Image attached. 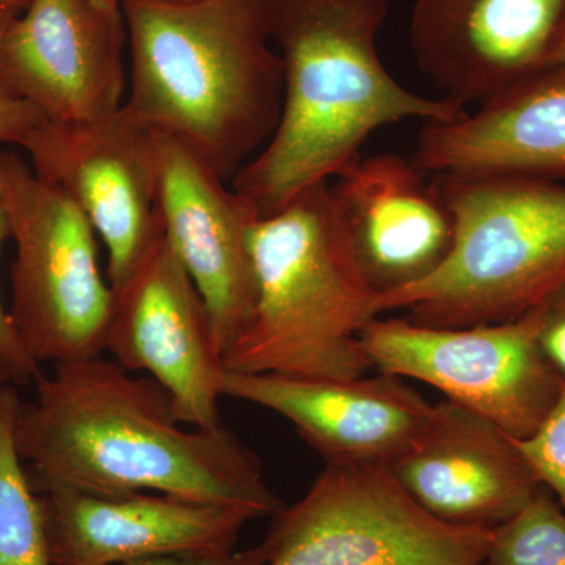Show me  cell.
<instances>
[{"mask_svg": "<svg viewBox=\"0 0 565 565\" xmlns=\"http://www.w3.org/2000/svg\"><path fill=\"white\" fill-rule=\"evenodd\" d=\"M565 0H415L408 39L441 98L484 104L548 68Z\"/></svg>", "mask_w": 565, "mask_h": 565, "instance_id": "13", "label": "cell"}, {"mask_svg": "<svg viewBox=\"0 0 565 565\" xmlns=\"http://www.w3.org/2000/svg\"><path fill=\"white\" fill-rule=\"evenodd\" d=\"M223 397L258 405L296 427L323 462L386 465L422 430L433 404L403 379H308L226 371Z\"/></svg>", "mask_w": 565, "mask_h": 565, "instance_id": "16", "label": "cell"}, {"mask_svg": "<svg viewBox=\"0 0 565 565\" xmlns=\"http://www.w3.org/2000/svg\"><path fill=\"white\" fill-rule=\"evenodd\" d=\"M29 3H31V0H0V9H9L21 13V11L28 9Z\"/></svg>", "mask_w": 565, "mask_h": 565, "instance_id": "27", "label": "cell"}, {"mask_svg": "<svg viewBox=\"0 0 565 565\" xmlns=\"http://www.w3.org/2000/svg\"><path fill=\"white\" fill-rule=\"evenodd\" d=\"M52 565H122L166 556H222L252 516L162 493L40 492Z\"/></svg>", "mask_w": 565, "mask_h": 565, "instance_id": "15", "label": "cell"}, {"mask_svg": "<svg viewBox=\"0 0 565 565\" xmlns=\"http://www.w3.org/2000/svg\"><path fill=\"white\" fill-rule=\"evenodd\" d=\"M18 386L0 390V565H52L40 494L17 445Z\"/></svg>", "mask_w": 565, "mask_h": 565, "instance_id": "19", "label": "cell"}, {"mask_svg": "<svg viewBox=\"0 0 565 565\" xmlns=\"http://www.w3.org/2000/svg\"><path fill=\"white\" fill-rule=\"evenodd\" d=\"M492 534L435 519L385 465L327 462L262 546L266 565H482Z\"/></svg>", "mask_w": 565, "mask_h": 565, "instance_id": "7", "label": "cell"}, {"mask_svg": "<svg viewBox=\"0 0 565 565\" xmlns=\"http://www.w3.org/2000/svg\"><path fill=\"white\" fill-rule=\"evenodd\" d=\"M282 109L273 139L232 180L259 214L348 169L377 129L405 120L455 122L451 99L407 90L382 63L388 0H274Z\"/></svg>", "mask_w": 565, "mask_h": 565, "instance_id": "2", "label": "cell"}, {"mask_svg": "<svg viewBox=\"0 0 565 565\" xmlns=\"http://www.w3.org/2000/svg\"><path fill=\"white\" fill-rule=\"evenodd\" d=\"M158 134L159 221L206 302L223 356L250 321L248 234L262 214L189 145Z\"/></svg>", "mask_w": 565, "mask_h": 565, "instance_id": "12", "label": "cell"}, {"mask_svg": "<svg viewBox=\"0 0 565 565\" xmlns=\"http://www.w3.org/2000/svg\"><path fill=\"white\" fill-rule=\"evenodd\" d=\"M0 203L17 245L9 313L24 348L54 366L103 355L114 291L92 223L14 151L0 150Z\"/></svg>", "mask_w": 565, "mask_h": 565, "instance_id": "6", "label": "cell"}, {"mask_svg": "<svg viewBox=\"0 0 565 565\" xmlns=\"http://www.w3.org/2000/svg\"><path fill=\"white\" fill-rule=\"evenodd\" d=\"M10 237L9 223L6 212L0 203V247L3 241ZM0 366L9 374L11 384L21 386L35 382L41 375L40 363L24 348L13 322H11L9 308L0 297Z\"/></svg>", "mask_w": 565, "mask_h": 565, "instance_id": "22", "label": "cell"}, {"mask_svg": "<svg viewBox=\"0 0 565 565\" xmlns=\"http://www.w3.org/2000/svg\"><path fill=\"white\" fill-rule=\"evenodd\" d=\"M14 435L36 493H162L252 520L282 508L262 460L232 430L185 426L158 382L103 355L41 374L35 397L21 401Z\"/></svg>", "mask_w": 565, "mask_h": 565, "instance_id": "1", "label": "cell"}, {"mask_svg": "<svg viewBox=\"0 0 565 565\" xmlns=\"http://www.w3.org/2000/svg\"><path fill=\"white\" fill-rule=\"evenodd\" d=\"M10 384H11V381H10L9 374H7L6 371H3V367L0 366V390H2L3 386L10 385Z\"/></svg>", "mask_w": 565, "mask_h": 565, "instance_id": "28", "label": "cell"}, {"mask_svg": "<svg viewBox=\"0 0 565 565\" xmlns=\"http://www.w3.org/2000/svg\"><path fill=\"white\" fill-rule=\"evenodd\" d=\"M158 140L122 106L102 120L43 121L20 147L36 177L65 193L102 237L111 291L162 233Z\"/></svg>", "mask_w": 565, "mask_h": 565, "instance_id": "9", "label": "cell"}, {"mask_svg": "<svg viewBox=\"0 0 565 565\" xmlns=\"http://www.w3.org/2000/svg\"><path fill=\"white\" fill-rule=\"evenodd\" d=\"M455 221L446 262L382 297L426 327L522 318L565 280V184L503 173L430 174Z\"/></svg>", "mask_w": 565, "mask_h": 565, "instance_id": "5", "label": "cell"}, {"mask_svg": "<svg viewBox=\"0 0 565 565\" xmlns=\"http://www.w3.org/2000/svg\"><path fill=\"white\" fill-rule=\"evenodd\" d=\"M122 10L131 55L122 106L232 182L280 122L274 0H122Z\"/></svg>", "mask_w": 565, "mask_h": 565, "instance_id": "3", "label": "cell"}, {"mask_svg": "<svg viewBox=\"0 0 565 565\" xmlns=\"http://www.w3.org/2000/svg\"><path fill=\"white\" fill-rule=\"evenodd\" d=\"M106 351L129 373H148L172 399L182 424L218 426L225 366L210 310L166 234L120 288Z\"/></svg>", "mask_w": 565, "mask_h": 565, "instance_id": "10", "label": "cell"}, {"mask_svg": "<svg viewBox=\"0 0 565 565\" xmlns=\"http://www.w3.org/2000/svg\"><path fill=\"white\" fill-rule=\"evenodd\" d=\"M17 14L18 11L0 9V43H2L7 25ZM43 121L46 120L35 107L17 98L7 88L2 74H0V147L3 145L21 147L25 137Z\"/></svg>", "mask_w": 565, "mask_h": 565, "instance_id": "24", "label": "cell"}, {"mask_svg": "<svg viewBox=\"0 0 565 565\" xmlns=\"http://www.w3.org/2000/svg\"><path fill=\"white\" fill-rule=\"evenodd\" d=\"M535 478L542 487L555 494L565 511V386L561 384L559 397L544 423L530 437L519 440Z\"/></svg>", "mask_w": 565, "mask_h": 565, "instance_id": "21", "label": "cell"}, {"mask_svg": "<svg viewBox=\"0 0 565 565\" xmlns=\"http://www.w3.org/2000/svg\"><path fill=\"white\" fill-rule=\"evenodd\" d=\"M166 2H188V0H166Z\"/></svg>", "mask_w": 565, "mask_h": 565, "instance_id": "29", "label": "cell"}, {"mask_svg": "<svg viewBox=\"0 0 565 565\" xmlns=\"http://www.w3.org/2000/svg\"><path fill=\"white\" fill-rule=\"evenodd\" d=\"M537 340L546 362L565 386V280L535 307Z\"/></svg>", "mask_w": 565, "mask_h": 565, "instance_id": "23", "label": "cell"}, {"mask_svg": "<svg viewBox=\"0 0 565 565\" xmlns=\"http://www.w3.org/2000/svg\"><path fill=\"white\" fill-rule=\"evenodd\" d=\"M548 68H564L565 70V20L563 28H561L559 35L553 47L552 57H550Z\"/></svg>", "mask_w": 565, "mask_h": 565, "instance_id": "26", "label": "cell"}, {"mask_svg": "<svg viewBox=\"0 0 565 565\" xmlns=\"http://www.w3.org/2000/svg\"><path fill=\"white\" fill-rule=\"evenodd\" d=\"M482 565H565V511L550 490L493 527Z\"/></svg>", "mask_w": 565, "mask_h": 565, "instance_id": "20", "label": "cell"}, {"mask_svg": "<svg viewBox=\"0 0 565 565\" xmlns=\"http://www.w3.org/2000/svg\"><path fill=\"white\" fill-rule=\"evenodd\" d=\"M414 162L427 174L503 173L565 184V70L546 68L455 122H427Z\"/></svg>", "mask_w": 565, "mask_h": 565, "instance_id": "18", "label": "cell"}, {"mask_svg": "<svg viewBox=\"0 0 565 565\" xmlns=\"http://www.w3.org/2000/svg\"><path fill=\"white\" fill-rule=\"evenodd\" d=\"M255 305L223 355L230 373L353 379L373 370L360 337L382 294L366 280L329 182L311 185L248 234Z\"/></svg>", "mask_w": 565, "mask_h": 565, "instance_id": "4", "label": "cell"}, {"mask_svg": "<svg viewBox=\"0 0 565 565\" xmlns=\"http://www.w3.org/2000/svg\"><path fill=\"white\" fill-rule=\"evenodd\" d=\"M537 330L535 308L514 321L471 327L375 318L360 344L379 373L434 386L445 399L523 440L544 423L561 393Z\"/></svg>", "mask_w": 565, "mask_h": 565, "instance_id": "8", "label": "cell"}, {"mask_svg": "<svg viewBox=\"0 0 565 565\" xmlns=\"http://www.w3.org/2000/svg\"><path fill=\"white\" fill-rule=\"evenodd\" d=\"M385 467L424 511L463 527L500 526L542 489L514 437L448 399Z\"/></svg>", "mask_w": 565, "mask_h": 565, "instance_id": "14", "label": "cell"}, {"mask_svg": "<svg viewBox=\"0 0 565 565\" xmlns=\"http://www.w3.org/2000/svg\"><path fill=\"white\" fill-rule=\"evenodd\" d=\"M122 0H31L0 43V74L47 121L102 120L128 92Z\"/></svg>", "mask_w": 565, "mask_h": 565, "instance_id": "11", "label": "cell"}, {"mask_svg": "<svg viewBox=\"0 0 565 565\" xmlns=\"http://www.w3.org/2000/svg\"><path fill=\"white\" fill-rule=\"evenodd\" d=\"M122 565H266L262 544L222 556H166Z\"/></svg>", "mask_w": 565, "mask_h": 565, "instance_id": "25", "label": "cell"}, {"mask_svg": "<svg viewBox=\"0 0 565 565\" xmlns=\"http://www.w3.org/2000/svg\"><path fill=\"white\" fill-rule=\"evenodd\" d=\"M414 159H355L330 184L360 269L382 297L433 275L455 244V221Z\"/></svg>", "mask_w": 565, "mask_h": 565, "instance_id": "17", "label": "cell"}]
</instances>
